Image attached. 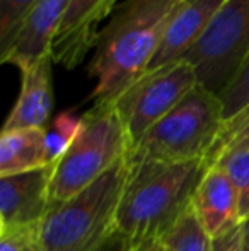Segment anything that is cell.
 Instances as JSON below:
<instances>
[{"mask_svg": "<svg viewBox=\"0 0 249 251\" xmlns=\"http://www.w3.org/2000/svg\"><path fill=\"white\" fill-rule=\"evenodd\" d=\"M183 0H125L97 34L89 75L96 79L92 100L113 101L143 75L166 26Z\"/></svg>", "mask_w": 249, "mask_h": 251, "instance_id": "1", "label": "cell"}, {"mask_svg": "<svg viewBox=\"0 0 249 251\" xmlns=\"http://www.w3.org/2000/svg\"><path fill=\"white\" fill-rule=\"evenodd\" d=\"M128 159V157H126ZM120 210L118 238L128 246L159 239L191 205L206 169L203 159L188 162H130Z\"/></svg>", "mask_w": 249, "mask_h": 251, "instance_id": "2", "label": "cell"}, {"mask_svg": "<svg viewBox=\"0 0 249 251\" xmlns=\"http://www.w3.org/2000/svg\"><path fill=\"white\" fill-rule=\"evenodd\" d=\"M128 159L73 195L53 203L40 224L45 251H106L118 238V210L128 181Z\"/></svg>", "mask_w": 249, "mask_h": 251, "instance_id": "3", "label": "cell"}, {"mask_svg": "<svg viewBox=\"0 0 249 251\" xmlns=\"http://www.w3.org/2000/svg\"><path fill=\"white\" fill-rule=\"evenodd\" d=\"M224 125L226 113L220 98L198 84L132 147L128 161H205Z\"/></svg>", "mask_w": 249, "mask_h": 251, "instance_id": "4", "label": "cell"}, {"mask_svg": "<svg viewBox=\"0 0 249 251\" xmlns=\"http://www.w3.org/2000/svg\"><path fill=\"white\" fill-rule=\"evenodd\" d=\"M68 151L51 168L50 200L60 203L92 185L128 157L132 140L111 101L96 102L84 113Z\"/></svg>", "mask_w": 249, "mask_h": 251, "instance_id": "5", "label": "cell"}, {"mask_svg": "<svg viewBox=\"0 0 249 251\" xmlns=\"http://www.w3.org/2000/svg\"><path fill=\"white\" fill-rule=\"evenodd\" d=\"M249 56V0H226L184 62L198 84L219 96Z\"/></svg>", "mask_w": 249, "mask_h": 251, "instance_id": "6", "label": "cell"}, {"mask_svg": "<svg viewBox=\"0 0 249 251\" xmlns=\"http://www.w3.org/2000/svg\"><path fill=\"white\" fill-rule=\"evenodd\" d=\"M198 86L193 67L184 60L150 70L111 102L123 122L132 147Z\"/></svg>", "mask_w": 249, "mask_h": 251, "instance_id": "7", "label": "cell"}, {"mask_svg": "<svg viewBox=\"0 0 249 251\" xmlns=\"http://www.w3.org/2000/svg\"><path fill=\"white\" fill-rule=\"evenodd\" d=\"M116 0H70L60 27L51 43V58L57 65L72 70L94 50L99 24L113 14Z\"/></svg>", "mask_w": 249, "mask_h": 251, "instance_id": "8", "label": "cell"}, {"mask_svg": "<svg viewBox=\"0 0 249 251\" xmlns=\"http://www.w3.org/2000/svg\"><path fill=\"white\" fill-rule=\"evenodd\" d=\"M53 168L0 178V231L40 226L51 207Z\"/></svg>", "mask_w": 249, "mask_h": 251, "instance_id": "9", "label": "cell"}, {"mask_svg": "<svg viewBox=\"0 0 249 251\" xmlns=\"http://www.w3.org/2000/svg\"><path fill=\"white\" fill-rule=\"evenodd\" d=\"M191 208L212 239L241 224L237 190L219 164H206L193 193Z\"/></svg>", "mask_w": 249, "mask_h": 251, "instance_id": "10", "label": "cell"}, {"mask_svg": "<svg viewBox=\"0 0 249 251\" xmlns=\"http://www.w3.org/2000/svg\"><path fill=\"white\" fill-rule=\"evenodd\" d=\"M224 2L226 0H183L166 26L159 48L149 63L147 72L183 60L202 38Z\"/></svg>", "mask_w": 249, "mask_h": 251, "instance_id": "11", "label": "cell"}, {"mask_svg": "<svg viewBox=\"0 0 249 251\" xmlns=\"http://www.w3.org/2000/svg\"><path fill=\"white\" fill-rule=\"evenodd\" d=\"M53 58L46 55L21 72V91L3 130L46 128L53 109Z\"/></svg>", "mask_w": 249, "mask_h": 251, "instance_id": "12", "label": "cell"}, {"mask_svg": "<svg viewBox=\"0 0 249 251\" xmlns=\"http://www.w3.org/2000/svg\"><path fill=\"white\" fill-rule=\"evenodd\" d=\"M68 3L70 0H41L16 43L0 62L24 70L43 56L51 55V43Z\"/></svg>", "mask_w": 249, "mask_h": 251, "instance_id": "13", "label": "cell"}, {"mask_svg": "<svg viewBox=\"0 0 249 251\" xmlns=\"http://www.w3.org/2000/svg\"><path fill=\"white\" fill-rule=\"evenodd\" d=\"M46 128L2 130L0 135V178L48 168Z\"/></svg>", "mask_w": 249, "mask_h": 251, "instance_id": "14", "label": "cell"}, {"mask_svg": "<svg viewBox=\"0 0 249 251\" xmlns=\"http://www.w3.org/2000/svg\"><path fill=\"white\" fill-rule=\"evenodd\" d=\"M164 251H212V241L196 219L191 205L160 236Z\"/></svg>", "mask_w": 249, "mask_h": 251, "instance_id": "15", "label": "cell"}, {"mask_svg": "<svg viewBox=\"0 0 249 251\" xmlns=\"http://www.w3.org/2000/svg\"><path fill=\"white\" fill-rule=\"evenodd\" d=\"M212 164H219L236 186L239 195V215L243 222L249 215V146L230 147L224 151Z\"/></svg>", "mask_w": 249, "mask_h": 251, "instance_id": "16", "label": "cell"}, {"mask_svg": "<svg viewBox=\"0 0 249 251\" xmlns=\"http://www.w3.org/2000/svg\"><path fill=\"white\" fill-rule=\"evenodd\" d=\"M41 0H0V58L9 53Z\"/></svg>", "mask_w": 249, "mask_h": 251, "instance_id": "17", "label": "cell"}, {"mask_svg": "<svg viewBox=\"0 0 249 251\" xmlns=\"http://www.w3.org/2000/svg\"><path fill=\"white\" fill-rule=\"evenodd\" d=\"M82 118L75 116L72 111H62L55 116L50 128H46V154L48 161L53 166L65 155L70 144L77 137Z\"/></svg>", "mask_w": 249, "mask_h": 251, "instance_id": "18", "label": "cell"}, {"mask_svg": "<svg viewBox=\"0 0 249 251\" xmlns=\"http://www.w3.org/2000/svg\"><path fill=\"white\" fill-rule=\"evenodd\" d=\"M219 98L224 104L226 122L232 120L249 106V56L244 60L239 72L234 75L229 86L219 94Z\"/></svg>", "mask_w": 249, "mask_h": 251, "instance_id": "19", "label": "cell"}, {"mask_svg": "<svg viewBox=\"0 0 249 251\" xmlns=\"http://www.w3.org/2000/svg\"><path fill=\"white\" fill-rule=\"evenodd\" d=\"M249 139V106L246 109L236 115L232 120L226 122L224 130L220 133V137L217 139L215 146H213L212 152L208 154V157L205 159L206 164H212L224 151L230 149V147H236L244 144Z\"/></svg>", "mask_w": 249, "mask_h": 251, "instance_id": "20", "label": "cell"}, {"mask_svg": "<svg viewBox=\"0 0 249 251\" xmlns=\"http://www.w3.org/2000/svg\"><path fill=\"white\" fill-rule=\"evenodd\" d=\"M0 251H45L40 238V226L2 229Z\"/></svg>", "mask_w": 249, "mask_h": 251, "instance_id": "21", "label": "cell"}, {"mask_svg": "<svg viewBox=\"0 0 249 251\" xmlns=\"http://www.w3.org/2000/svg\"><path fill=\"white\" fill-rule=\"evenodd\" d=\"M212 251H243V226H236L212 241Z\"/></svg>", "mask_w": 249, "mask_h": 251, "instance_id": "22", "label": "cell"}, {"mask_svg": "<svg viewBox=\"0 0 249 251\" xmlns=\"http://www.w3.org/2000/svg\"><path fill=\"white\" fill-rule=\"evenodd\" d=\"M130 251H164V248L160 239H149V241L130 246Z\"/></svg>", "mask_w": 249, "mask_h": 251, "instance_id": "23", "label": "cell"}, {"mask_svg": "<svg viewBox=\"0 0 249 251\" xmlns=\"http://www.w3.org/2000/svg\"><path fill=\"white\" fill-rule=\"evenodd\" d=\"M243 226V251H249V215L241 222Z\"/></svg>", "mask_w": 249, "mask_h": 251, "instance_id": "24", "label": "cell"}, {"mask_svg": "<svg viewBox=\"0 0 249 251\" xmlns=\"http://www.w3.org/2000/svg\"><path fill=\"white\" fill-rule=\"evenodd\" d=\"M116 251H130V246L126 245V243H123V245H121L120 248H118Z\"/></svg>", "mask_w": 249, "mask_h": 251, "instance_id": "25", "label": "cell"}, {"mask_svg": "<svg viewBox=\"0 0 249 251\" xmlns=\"http://www.w3.org/2000/svg\"><path fill=\"white\" fill-rule=\"evenodd\" d=\"M241 146H249V139L246 140V142H244V144H241ZM237 147V146H236Z\"/></svg>", "mask_w": 249, "mask_h": 251, "instance_id": "26", "label": "cell"}]
</instances>
